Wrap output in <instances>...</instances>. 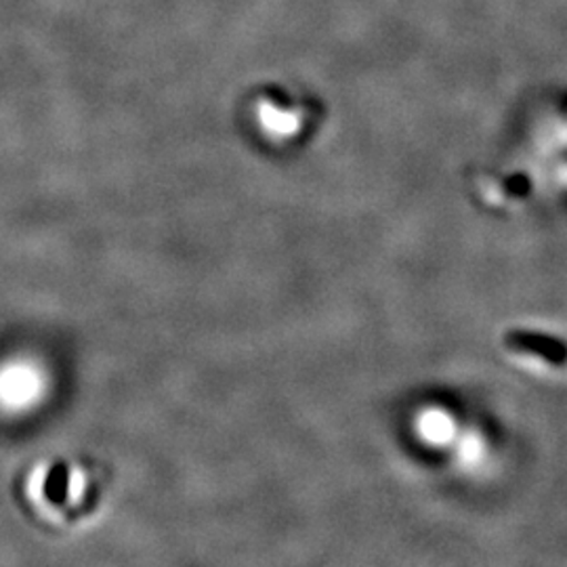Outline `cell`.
Returning a JSON list of instances; mask_svg holds the SVG:
<instances>
[{"label":"cell","mask_w":567,"mask_h":567,"mask_svg":"<svg viewBox=\"0 0 567 567\" xmlns=\"http://www.w3.org/2000/svg\"><path fill=\"white\" fill-rule=\"evenodd\" d=\"M421 431L425 433L429 442H437V444H444L452 435H454V425L450 421V416L440 412V410H433V412H426L421 421Z\"/></svg>","instance_id":"obj_2"},{"label":"cell","mask_w":567,"mask_h":567,"mask_svg":"<svg viewBox=\"0 0 567 567\" xmlns=\"http://www.w3.org/2000/svg\"><path fill=\"white\" fill-rule=\"evenodd\" d=\"M505 344L511 351L540 358L550 365L567 364V344L548 334H538L529 330H511L505 337Z\"/></svg>","instance_id":"obj_1"},{"label":"cell","mask_w":567,"mask_h":567,"mask_svg":"<svg viewBox=\"0 0 567 567\" xmlns=\"http://www.w3.org/2000/svg\"><path fill=\"white\" fill-rule=\"evenodd\" d=\"M65 489H68V468L65 465H55L49 473L47 480V496L51 503H63L65 498Z\"/></svg>","instance_id":"obj_3"},{"label":"cell","mask_w":567,"mask_h":567,"mask_svg":"<svg viewBox=\"0 0 567 567\" xmlns=\"http://www.w3.org/2000/svg\"><path fill=\"white\" fill-rule=\"evenodd\" d=\"M484 444L477 435H466L461 444V458L465 461V465H477L484 456Z\"/></svg>","instance_id":"obj_4"}]
</instances>
